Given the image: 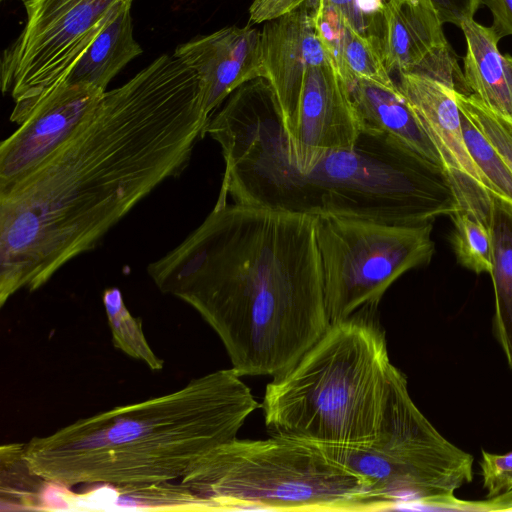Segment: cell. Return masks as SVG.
<instances>
[{
	"mask_svg": "<svg viewBox=\"0 0 512 512\" xmlns=\"http://www.w3.org/2000/svg\"><path fill=\"white\" fill-rule=\"evenodd\" d=\"M208 121L195 73L174 54L106 91L68 142L0 192V305L42 287L182 173Z\"/></svg>",
	"mask_w": 512,
	"mask_h": 512,
	"instance_id": "obj_1",
	"label": "cell"
},
{
	"mask_svg": "<svg viewBox=\"0 0 512 512\" xmlns=\"http://www.w3.org/2000/svg\"><path fill=\"white\" fill-rule=\"evenodd\" d=\"M147 272L210 325L240 376L278 375L331 324L314 216L219 195L200 226Z\"/></svg>",
	"mask_w": 512,
	"mask_h": 512,
	"instance_id": "obj_2",
	"label": "cell"
},
{
	"mask_svg": "<svg viewBox=\"0 0 512 512\" xmlns=\"http://www.w3.org/2000/svg\"><path fill=\"white\" fill-rule=\"evenodd\" d=\"M270 82L238 87L204 128L225 161L220 193L235 203L309 216L415 224L460 208L446 170L392 136L362 126L353 150L290 158Z\"/></svg>",
	"mask_w": 512,
	"mask_h": 512,
	"instance_id": "obj_3",
	"label": "cell"
},
{
	"mask_svg": "<svg viewBox=\"0 0 512 512\" xmlns=\"http://www.w3.org/2000/svg\"><path fill=\"white\" fill-rule=\"evenodd\" d=\"M233 369L190 380L148 400L79 419L25 444L24 457L52 485L147 486L182 476L205 454L237 438L258 408Z\"/></svg>",
	"mask_w": 512,
	"mask_h": 512,
	"instance_id": "obj_4",
	"label": "cell"
},
{
	"mask_svg": "<svg viewBox=\"0 0 512 512\" xmlns=\"http://www.w3.org/2000/svg\"><path fill=\"white\" fill-rule=\"evenodd\" d=\"M373 312L331 323L268 383L261 407L272 435L328 447L363 446L376 439L395 366Z\"/></svg>",
	"mask_w": 512,
	"mask_h": 512,
	"instance_id": "obj_5",
	"label": "cell"
},
{
	"mask_svg": "<svg viewBox=\"0 0 512 512\" xmlns=\"http://www.w3.org/2000/svg\"><path fill=\"white\" fill-rule=\"evenodd\" d=\"M180 483L204 510H386L363 477L320 445L282 435L221 444Z\"/></svg>",
	"mask_w": 512,
	"mask_h": 512,
	"instance_id": "obj_6",
	"label": "cell"
},
{
	"mask_svg": "<svg viewBox=\"0 0 512 512\" xmlns=\"http://www.w3.org/2000/svg\"><path fill=\"white\" fill-rule=\"evenodd\" d=\"M321 447L363 477L386 510L486 511L485 501L454 495L472 481L474 458L443 437L420 412L405 375L396 367L376 439L363 446Z\"/></svg>",
	"mask_w": 512,
	"mask_h": 512,
	"instance_id": "obj_7",
	"label": "cell"
},
{
	"mask_svg": "<svg viewBox=\"0 0 512 512\" xmlns=\"http://www.w3.org/2000/svg\"><path fill=\"white\" fill-rule=\"evenodd\" d=\"M433 222L403 224L336 215L316 216L325 305L330 323L375 310L405 272L435 252Z\"/></svg>",
	"mask_w": 512,
	"mask_h": 512,
	"instance_id": "obj_8",
	"label": "cell"
},
{
	"mask_svg": "<svg viewBox=\"0 0 512 512\" xmlns=\"http://www.w3.org/2000/svg\"><path fill=\"white\" fill-rule=\"evenodd\" d=\"M26 24L2 58L1 86L20 125L61 83L101 30L133 0H23Z\"/></svg>",
	"mask_w": 512,
	"mask_h": 512,
	"instance_id": "obj_9",
	"label": "cell"
},
{
	"mask_svg": "<svg viewBox=\"0 0 512 512\" xmlns=\"http://www.w3.org/2000/svg\"><path fill=\"white\" fill-rule=\"evenodd\" d=\"M92 85L61 82L0 144V192L33 173L91 117L103 94Z\"/></svg>",
	"mask_w": 512,
	"mask_h": 512,
	"instance_id": "obj_10",
	"label": "cell"
},
{
	"mask_svg": "<svg viewBox=\"0 0 512 512\" xmlns=\"http://www.w3.org/2000/svg\"><path fill=\"white\" fill-rule=\"evenodd\" d=\"M380 43L391 74L414 73L469 93L443 23L426 2L389 0L383 11Z\"/></svg>",
	"mask_w": 512,
	"mask_h": 512,
	"instance_id": "obj_11",
	"label": "cell"
},
{
	"mask_svg": "<svg viewBox=\"0 0 512 512\" xmlns=\"http://www.w3.org/2000/svg\"><path fill=\"white\" fill-rule=\"evenodd\" d=\"M361 131L349 89L329 63L307 71L295 133L288 139L282 123L280 137L286 154L297 160L318 151L353 150Z\"/></svg>",
	"mask_w": 512,
	"mask_h": 512,
	"instance_id": "obj_12",
	"label": "cell"
},
{
	"mask_svg": "<svg viewBox=\"0 0 512 512\" xmlns=\"http://www.w3.org/2000/svg\"><path fill=\"white\" fill-rule=\"evenodd\" d=\"M260 53L263 77L272 86L286 136L291 139L307 71L333 61L316 33L310 11L304 7L264 23Z\"/></svg>",
	"mask_w": 512,
	"mask_h": 512,
	"instance_id": "obj_13",
	"label": "cell"
},
{
	"mask_svg": "<svg viewBox=\"0 0 512 512\" xmlns=\"http://www.w3.org/2000/svg\"><path fill=\"white\" fill-rule=\"evenodd\" d=\"M173 54L195 73L208 119L238 87L263 77L260 32L249 25L225 27L192 39Z\"/></svg>",
	"mask_w": 512,
	"mask_h": 512,
	"instance_id": "obj_14",
	"label": "cell"
},
{
	"mask_svg": "<svg viewBox=\"0 0 512 512\" xmlns=\"http://www.w3.org/2000/svg\"><path fill=\"white\" fill-rule=\"evenodd\" d=\"M396 85L414 110L447 172L464 173L492 191L466 148L455 91L432 78L399 73Z\"/></svg>",
	"mask_w": 512,
	"mask_h": 512,
	"instance_id": "obj_15",
	"label": "cell"
},
{
	"mask_svg": "<svg viewBox=\"0 0 512 512\" xmlns=\"http://www.w3.org/2000/svg\"><path fill=\"white\" fill-rule=\"evenodd\" d=\"M348 89L362 126L388 134L442 166L438 151L397 85L355 79Z\"/></svg>",
	"mask_w": 512,
	"mask_h": 512,
	"instance_id": "obj_16",
	"label": "cell"
},
{
	"mask_svg": "<svg viewBox=\"0 0 512 512\" xmlns=\"http://www.w3.org/2000/svg\"><path fill=\"white\" fill-rule=\"evenodd\" d=\"M466 39L463 77L469 93L512 122V64L498 48L493 29L474 19L461 26Z\"/></svg>",
	"mask_w": 512,
	"mask_h": 512,
	"instance_id": "obj_17",
	"label": "cell"
},
{
	"mask_svg": "<svg viewBox=\"0 0 512 512\" xmlns=\"http://www.w3.org/2000/svg\"><path fill=\"white\" fill-rule=\"evenodd\" d=\"M131 6L125 5L101 30L62 82L107 91L110 81L143 52L133 36Z\"/></svg>",
	"mask_w": 512,
	"mask_h": 512,
	"instance_id": "obj_18",
	"label": "cell"
},
{
	"mask_svg": "<svg viewBox=\"0 0 512 512\" xmlns=\"http://www.w3.org/2000/svg\"><path fill=\"white\" fill-rule=\"evenodd\" d=\"M490 193L489 228L492 241L490 275L495 297L496 337L512 368V203Z\"/></svg>",
	"mask_w": 512,
	"mask_h": 512,
	"instance_id": "obj_19",
	"label": "cell"
},
{
	"mask_svg": "<svg viewBox=\"0 0 512 512\" xmlns=\"http://www.w3.org/2000/svg\"><path fill=\"white\" fill-rule=\"evenodd\" d=\"M489 210L490 203L479 210L460 207L449 215L454 225L451 242L457 261L477 274L490 273L492 266Z\"/></svg>",
	"mask_w": 512,
	"mask_h": 512,
	"instance_id": "obj_20",
	"label": "cell"
},
{
	"mask_svg": "<svg viewBox=\"0 0 512 512\" xmlns=\"http://www.w3.org/2000/svg\"><path fill=\"white\" fill-rule=\"evenodd\" d=\"M25 444L10 443L0 447L1 504L13 508H43V487L48 484L29 468Z\"/></svg>",
	"mask_w": 512,
	"mask_h": 512,
	"instance_id": "obj_21",
	"label": "cell"
},
{
	"mask_svg": "<svg viewBox=\"0 0 512 512\" xmlns=\"http://www.w3.org/2000/svg\"><path fill=\"white\" fill-rule=\"evenodd\" d=\"M108 324L115 348L128 356L144 362L152 370H161L163 360L152 350L142 329V322L131 315L123 301L121 291L108 288L103 293Z\"/></svg>",
	"mask_w": 512,
	"mask_h": 512,
	"instance_id": "obj_22",
	"label": "cell"
},
{
	"mask_svg": "<svg viewBox=\"0 0 512 512\" xmlns=\"http://www.w3.org/2000/svg\"><path fill=\"white\" fill-rule=\"evenodd\" d=\"M341 78L349 87L355 79H365L386 86H394L386 67L380 39L368 36L347 26L343 42V70Z\"/></svg>",
	"mask_w": 512,
	"mask_h": 512,
	"instance_id": "obj_23",
	"label": "cell"
},
{
	"mask_svg": "<svg viewBox=\"0 0 512 512\" xmlns=\"http://www.w3.org/2000/svg\"><path fill=\"white\" fill-rule=\"evenodd\" d=\"M461 125L468 153L489 182L491 192L512 203V172L510 168L486 136L462 112Z\"/></svg>",
	"mask_w": 512,
	"mask_h": 512,
	"instance_id": "obj_24",
	"label": "cell"
},
{
	"mask_svg": "<svg viewBox=\"0 0 512 512\" xmlns=\"http://www.w3.org/2000/svg\"><path fill=\"white\" fill-rule=\"evenodd\" d=\"M460 111L486 136L512 172V122L499 116L471 93H454Z\"/></svg>",
	"mask_w": 512,
	"mask_h": 512,
	"instance_id": "obj_25",
	"label": "cell"
},
{
	"mask_svg": "<svg viewBox=\"0 0 512 512\" xmlns=\"http://www.w3.org/2000/svg\"><path fill=\"white\" fill-rule=\"evenodd\" d=\"M480 467L488 499L512 490V452L493 454L482 450Z\"/></svg>",
	"mask_w": 512,
	"mask_h": 512,
	"instance_id": "obj_26",
	"label": "cell"
},
{
	"mask_svg": "<svg viewBox=\"0 0 512 512\" xmlns=\"http://www.w3.org/2000/svg\"><path fill=\"white\" fill-rule=\"evenodd\" d=\"M429 4L443 24L451 23L460 28L474 15L483 0H421Z\"/></svg>",
	"mask_w": 512,
	"mask_h": 512,
	"instance_id": "obj_27",
	"label": "cell"
},
{
	"mask_svg": "<svg viewBox=\"0 0 512 512\" xmlns=\"http://www.w3.org/2000/svg\"><path fill=\"white\" fill-rule=\"evenodd\" d=\"M483 3L491 11V28L499 40L512 35V0H483Z\"/></svg>",
	"mask_w": 512,
	"mask_h": 512,
	"instance_id": "obj_28",
	"label": "cell"
},
{
	"mask_svg": "<svg viewBox=\"0 0 512 512\" xmlns=\"http://www.w3.org/2000/svg\"><path fill=\"white\" fill-rule=\"evenodd\" d=\"M487 511H512V490L486 500Z\"/></svg>",
	"mask_w": 512,
	"mask_h": 512,
	"instance_id": "obj_29",
	"label": "cell"
},
{
	"mask_svg": "<svg viewBox=\"0 0 512 512\" xmlns=\"http://www.w3.org/2000/svg\"><path fill=\"white\" fill-rule=\"evenodd\" d=\"M507 57H508L509 61H510V62H511V64H512V56L507 55Z\"/></svg>",
	"mask_w": 512,
	"mask_h": 512,
	"instance_id": "obj_30",
	"label": "cell"
},
{
	"mask_svg": "<svg viewBox=\"0 0 512 512\" xmlns=\"http://www.w3.org/2000/svg\"><path fill=\"white\" fill-rule=\"evenodd\" d=\"M389 0H385V2L387 3Z\"/></svg>",
	"mask_w": 512,
	"mask_h": 512,
	"instance_id": "obj_31",
	"label": "cell"
},
{
	"mask_svg": "<svg viewBox=\"0 0 512 512\" xmlns=\"http://www.w3.org/2000/svg\"><path fill=\"white\" fill-rule=\"evenodd\" d=\"M23 1V0H22Z\"/></svg>",
	"mask_w": 512,
	"mask_h": 512,
	"instance_id": "obj_32",
	"label": "cell"
}]
</instances>
